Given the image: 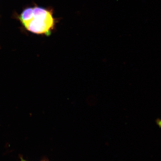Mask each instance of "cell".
I'll list each match as a JSON object with an SVG mask.
<instances>
[{"label": "cell", "mask_w": 161, "mask_h": 161, "mask_svg": "<svg viewBox=\"0 0 161 161\" xmlns=\"http://www.w3.org/2000/svg\"><path fill=\"white\" fill-rule=\"evenodd\" d=\"M19 19L26 30L37 35L49 36L55 27L52 10L38 6L24 10Z\"/></svg>", "instance_id": "6da1fadb"}, {"label": "cell", "mask_w": 161, "mask_h": 161, "mask_svg": "<svg viewBox=\"0 0 161 161\" xmlns=\"http://www.w3.org/2000/svg\"><path fill=\"white\" fill-rule=\"evenodd\" d=\"M156 122L158 125L159 126V127L161 128V120L158 119L156 120Z\"/></svg>", "instance_id": "7a4b0ae2"}, {"label": "cell", "mask_w": 161, "mask_h": 161, "mask_svg": "<svg viewBox=\"0 0 161 161\" xmlns=\"http://www.w3.org/2000/svg\"><path fill=\"white\" fill-rule=\"evenodd\" d=\"M20 159H21V161H28L27 160H26L25 159H24L22 158V157H20Z\"/></svg>", "instance_id": "3957f363"}]
</instances>
